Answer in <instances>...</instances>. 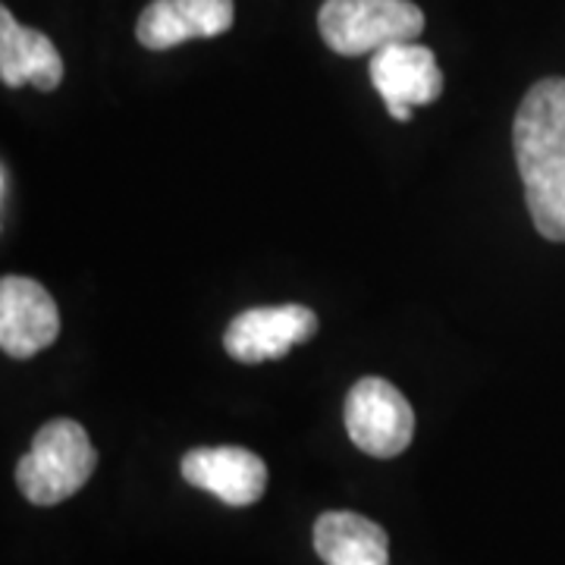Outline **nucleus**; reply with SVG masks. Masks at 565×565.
<instances>
[{"label":"nucleus","instance_id":"obj_1","mask_svg":"<svg viewBox=\"0 0 565 565\" xmlns=\"http://www.w3.org/2000/svg\"><path fill=\"white\" fill-rule=\"evenodd\" d=\"M527 214L550 243H565V79L531 85L512 122Z\"/></svg>","mask_w":565,"mask_h":565},{"label":"nucleus","instance_id":"obj_2","mask_svg":"<svg viewBox=\"0 0 565 565\" xmlns=\"http://www.w3.org/2000/svg\"><path fill=\"white\" fill-rule=\"evenodd\" d=\"M95 465L98 452L88 430L73 418H54L35 434L32 449L17 465V484L29 503L57 505L88 484Z\"/></svg>","mask_w":565,"mask_h":565},{"label":"nucleus","instance_id":"obj_3","mask_svg":"<svg viewBox=\"0 0 565 565\" xmlns=\"http://www.w3.org/2000/svg\"><path fill=\"white\" fill-rule=\"evenodd\" d=\"M318 29L330 51L364 57L390 44L418 39L424 13L412 0H327L318 13Z\"/></svg>","mask_w":565,"mask_h":565},{"label":"nucleus","instance_id":"obj_4","mask_svg":"<svg viewBox=\"0 0 565 565\" xmlns=\"http://www.w3.org/2000/svg\"><path fill=\"white\" fill-rule=\"evenodd\" d=\"M345 430L374 459H393L415 437V412L384 377H362L345 396Z\"/></svg>","mask_w":565,"mask_h":565},{"label":"nucleus","instance_id":"obj_5","mask_svg":"<svg viewBox=\"0 0 565 565\" xmlns=\"http://www.w3.org/2000/svg\"><path fill=\"white\" fill-rule=\"evenodd\" d=\"M367 70L393 120L408 122L415 107L434 104L444 95L440 63L434 57V51L418 41H399L371 54Z\"/></svg>","mask_w":565,"mask_h":565},{"label":"nucleus","instance_id":"obj_6","mask_svg":"<svg viewBox=\"0 0 565 565\" xmlns=\"http://www.w3.org/2000/svg\"><path fill=\"white\" fill-rule=\"evenodd\" d=\"M315 333L318 315L305 305L248 308L230 321L223 333V349L236 362L262 364L282 359L292 345L308 343Z\"/></svg>","mask_w":565,"mask_h":565},{"label":"nucleus","instance_id":"obj_7","mask_svg":"<svg viewBox=\"0 0 565 565\" xmlns=\"http://www.w3.org/2000/svg\"><path fill=\"white\" fill-rule=\"evenodd\" d=\"M61 333V311L51 292L29 277L0 280V349L10 359H32Z\"/></svg>","mask_w":565,"mask_h":565},{"label":"nucleus","instance_id":"obj_8","mask_svg":"<svg viewBox=\"0 0 565 565\" xmlns=\"http://www.w3.org/2000/svg\"><path fill=\"white\" fill-rule=\"evenodd\" d=\"M182 478L226 505H252L264 497L267 465L243 446H202L182 456Z\"/></svg>","mask_w":565,"mask_h":565},{"label":"nucleus","instance_id":"obj_9","mask_svg":"<svg viewBox=\"0 0 565 565\" xmlns=\"http://www.w3.org/2000/svg\"><path fill=\"white\" fill-rule=\"evenodd\" d=\"M233 17V0H151L136 22V39L148 51H170L192 39H217Z\"/></svg>","mask_w":565,"mask_h":565},{"label":"nucleus","instance_id":"obj_10","mask_svg":"<svg viewBox=\"0 0 565 565\" xmlns=\"http://www.w3.org/2000/svg\"><path fill=\"white\" fill-rule=\"evenodd\" d=\"M0 79L7 88L35 85L39 92H54L63 82V57L39 29H25L0 7Z\"/></svg>","mask_w":565,"mask_h":565},{"label":"nucleus","instance_id":"obj_11","mask_svg":"<svg viewBox=\"0 0 565 565\" xmlns=\"http://www.w3.org/2000/svg\"><path fill=\"white\" fill-rule=\"evenodd\" d=\"M315 550L327 565H390L384 527L355 512H323L315 522Z\"/></svg>","mask_w":565,"mask_h":565}]
</instances>
